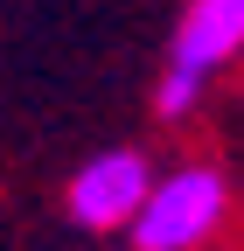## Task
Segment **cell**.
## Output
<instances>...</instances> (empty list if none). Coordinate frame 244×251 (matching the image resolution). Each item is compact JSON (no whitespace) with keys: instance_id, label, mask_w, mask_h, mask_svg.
Segmentation results:
<instances>
[{"instance_id":"cell-1","label":"cell","mask_w":244,"mask_h":251,"mask_svg":"<svg viewBox=\"0 0 244 251\" xmlns=\"http://www.w3.org/2000/svg\"><path fill=\"white\" fill-rule=\"evenodd\" d=\"M230 209H237V188L217 161H174V168H154L146 202L126 224V244L133 251H209L223 237Z\"/></svg>"},{"instance_id":"cell-2","label":"cell","mask_w":244,"mask_h":251,"mask_svg":"<svg viewBox=\"0 0 244 251\" xmlns=\"http://www.w3.org/2000/svg\"><path fill=\"white\" fill-rule=\"evenodd\" d=\"M237 56H244V0H181V21H174L161 77H154V119L161 126L195 119L209 84Z\"/></svg>"},{"instance_id":"cell-3","label":"cell","mask_w":244,"mask_h":251,"mask_svg":"<svg viewBox=\"0 0 244 251\" xmlns=\"http://www.w3.org/2000/svg\"><path fill=\"white\" fill-rule=\"evenodd\" d=\"M146 181H154V161H146L140 147H105V153H91V161L70 175L63 209H70L77 230H98V237L126 230L133 209L146 202Z\"/></svg>"}]
</instances>
